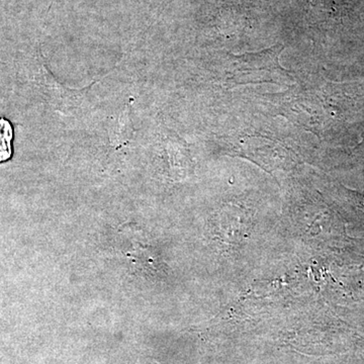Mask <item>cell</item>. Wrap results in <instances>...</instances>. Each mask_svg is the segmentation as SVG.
<instances>
[{"instance_id":"cell-1","label":"cell","mask_w":364,"mask_h":364,"mask_svg":"<svg viewBox=\"0 0 364 364\" xmlns=\"http://www.w3.org/2000/svg\"><path fill=\"white\" fill-rule=\"evenodd\" d=\"M284 49V45L277 44L260 52L226 53L219 62L220 81L228 88L258 83L291 85L293 77L279 63Z\"/></svg>"},{"instance_id":"cell-2","label":"cell","mask_w":364,"mask_h":364,"mask_svg":"<svg viewBox=\"0 0 364 364\" xmlns=\"http://www.w3.org/2000/svg\"><path fill=\"white\" fill-rule=\"evenodd\" d=\"M238 142L236 144L235 151L241 152L242 156L249 157L250 159L257 160L260 164L265 163V160L270 162L284 161L287 157V148L272 136L261 135H242L237 136Z\"/></svg>"},{"instance_id":"cell-3","label":"cell","mask_w":364,"mask_h":364,"mask_svg":"<svg viewBox=\"0 0 364 364\" xmlns=\"http://www.w3.org/2000/svg\"><path fill=\"white\" fill-rule=\"evenodd\" d=\"M13 126L7 119L0 117V163L9 161L13 156Z\"/></svg>"},{"instance_id":"cell-4","label":"cell","mask_w":364,"mask_h":364,"mask_svg":"<svg viewBox=\"0 0 364 364\" xmlns=\"http://www.w3.org/2000/svg\"><path fill=\"white\" fill-rule=\"evenodd\" d=\"M363 143H364V134H363Z\"/></svg>"},{"instance_id":"cell-5","label":"cell","mask_w":364,"mask_h":364,"mask_svg":"<svg viewBox=\"0 0 364 364\" xmlns=\"http://www.w3.org/2000/svg\"><path fill=\"white\" fill-rule=\"evenodd\" d=\"M154 364H158V363H154Z\"/></svg>"}]
</instances>
